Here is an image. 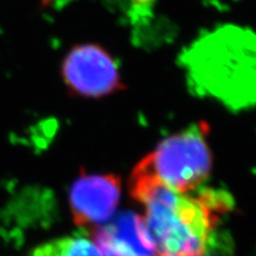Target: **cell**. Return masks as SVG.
Returning <instances> with one entry per match:
<instances>
[{
	"instance_id": "7",
	"label": "cell",
	"mask_w": 256,
	"mask_h": 256,
	"mask_svg": "<svg viewBox=\"0 0 256 256\" xmlns=\"http://www.w3.org/2000/svg\"><path fill=\"white\" fill-rule=\"evenodd\" d=\"M30 256H104L86 236H64L37 246Z\"/></svg>"
},
{
	"instance_id": "8",
	"label": "cell",
	"mask_w": 256,
	"mask_h": 256,
	"mask_svg": "<svg viewBox=\"0 0 256 256\" xmlns=\"http://www.w3.org/2000/svg\"><path fill=\"white\" fill-rule=\"evenodd\" d=\"M136 5H139V6H146V5H150L152 2V0H132Z\"/></svg>"
},
{
	"instance_id": "5",
	"label": "cell",
	"mask_w": 256,
	"mask_h": 256,
	"mask_svg": "<svg viewBox=\"0 0 256 256\" xmlns=\"http://www.w3.org/2000/svg\"><path fill=\"white\" fill-rule=\"evenodd\" d=\"M120 194L121 183L116 176L82 174L69 192L74 222L78 226L106 222L113 216Z\"/></svg>"
},
{
	"instance_id": "2",
	"label": "cell",
	"mask_w": 256,
	"mask_h": 256,
	"mask_svg": "<svg viewBox=\"0 0 256 256\" xmlns=\"http://www.w3.org/2000/svg\"><path fill=\"white\" fill-rule=\"evenodd\" d=\"M194 88L232 110L256 104V34L226 25L194 42L182 57Z\"/></svg>"
},
{
	"instance_id": "6",
	"label": "cell",
	"mask_w": 256,
	"mask_h": 256,
	"mask_svg": "<svg viewBox=\"0 0 256 256\" xmlns=\"http://www.w3.org/2000/svg\"><path fill=\"white\" fill-rule=\"evenodd\" d=\"M104 256H156L145 220L124 212L94 235Z\"/></svg>"
},
{
	"instance_id": "3",
	"label": "cell",
	"mask_w": 256,
	"mask_h": 256,
	"mask_svg": "<svg viewBox=\"0 0 256 256\" xmlns=\"http://www.w3.org/2000/svg\"><path fill=\"white\" fill-rule=\"evenodd\" d=\"M208 132L206 124H196L172 134L160 142L136 168L179 194L197 190L208 178L212 165Z\"/></svg>"
},
{
	"instance_id": "4",
	"label": "cell",
	"mask_w": 256,
	"mask_h": 256,
	"mask_svg": "<svg viewBox=\"0 0 256 256\" xmlns=\"http://www.w3.org/2000/svg\"><path fill=\"white\" fill-rule=\"evenodd\" d=\"M60 75L74 95L98 98L124 88L116 62L104 46L83 43L72 48L60 64Z\"/></svg>"
},
{
	"instance_id": "1",
	"label": "cell",
	"mask_w": 256,
	"mask_h": 256,
	"mask_svg": "<svg viewBox=\"0 0 256 256\" xmlns=\"http://www.w3.org/2000/svg\"><path fill=\"white\" fill-rule=\"evenodd\" d=\"M130 192L145 209L144 220L156 256H203L218 212L228 206V197L220 192L179 194L136 168Z\"/></svg>"
}]
</instances>
